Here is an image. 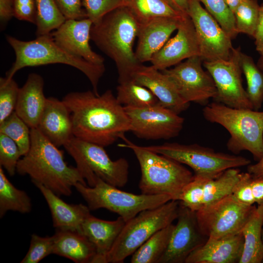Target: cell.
<instances>
[{
	"instance_id": "277c9868",
	"label": "cell",
	"mask_w": 263,
	"mask_h": 263,
	"mask_svg": "<svg viewBox=\"0 0 263 263\" xmlns=\"http://www.w3.org/2000/svg\"><path fill=\"white\" fill-rule=\"evenodd\" d=\"M6 40L14 50L16 59L6 74L10 79L19 70L26 67L51 64H63L83 73L89 80L93 92L99 95L98 84L105 71L104 64H95L68 53L58 45L51 34L38 36L32 40L23 41L11 36Z\"/></svg>"
},
{
	"instance_id": "74e56055",
	"label": "cell",
	"mask_w": 263,
	"mask_h": 263,
	"mask_svg": "<svg viewBox=\"0 0 263 263\" xmlns=\"http://www.w3.org/2000/svg\"><path fill=\"white\" fill-rule=\"evenodd\" d=\"M208 175L194 174L192 179L182 189L178 201L180 205L196 212L203 207V188Z\"/></svg>"
},
{
	"instance_id": "ab89813d",
	"label": "cell",
	"mask_w": 263,
	"mask_h": 263,
	"mask_svg": "<svg viewBox=\"0 0 263 263\" xmlns=\"http://www.w3.org/2000/svg\"><path fill=\"white\" fill-rule=\"evenodd\" d=\"M21 156L17 144L7 135L0 133V165L11 176L17 172V166Z\"/></svg>"
},
{
	"instance_id": "603a6c76",
	"label": "cell",
	"mask_w": 263,
	"mask_h": 263,
	"mask_svg": "<svg viewBox=\"0 0 263 263\" xmlns=\"http://www.w3.org/2000/svg\"><path fill=\"white\" fill-rule=\"evenodd\" d=\"M126 222L119 216L114 221L94 217L91 213L83 221L80 233L94 245L96 254L92 263H106V257Z\"/></svg>"
},
{
	"instance_id": "f5cc1de1",
	"label": "cell",
	"mask_w": 263,
	"mask_h": 263,
	"mask_svg": "<svg viewBox=\"0 0 263 263\" xmlns=\"http://www.w3.org/2000/svg\"><path fill=\"white\" fill-rule=\"evenodd\" d=\"M257 64L261 70L263 72V56H260Z\"/></svg>"
},
{
	"instance_id": "f907efd6",
	"label": "cell",
	"mask_w": 263,
	"mask_h": 263,
	"mask_svg": "<svg viewBox=\"0 0 263 263\" xmlns=\"http://www.w3.org/2000/svg\"><path fill=\"white\" fill-rule=\"evenodd\" d=\"M247 170L253 177H263V154L257 163L248 165Z\"/></svg>"
},
{
	"instance_id": "9c48e42d",
	"label": "cell",
	"mask_w": 263,
	"mask_h": 263,
	"mask_svg": "<svg viewBox=\"0 0 263 263\" xmlns=\"http://www.w3.org/2000/svg\"><path fill=\"white\" fill-rule=\"evenodd\" d=\"M63 147L89 187L95 185L97 177L117 188L127 184L129 164L125 158L112 160L104 147L75 136Z\"/></svg>"
},
{
	"instance_id": "f546056e",
	"label": "cell",
	"mask_w": 263,
	"mask_h": 263,
	"mask_svg": "<svg viewBox=\"0 0 263 263\" xmlns=\"http://www.w3.org/2000/svg\"><path fill=\"white\" fill-rule=\"evenodd\" d=\"M32 209L31 200L27 193L15 187L0 167V217L8 211L25 214Z\"/></svg>"
},
{
	"instance_id": "f35d334b",
	"label": "cell",
	"mask_w": 263,
	"mask_h": 263,
	"mask_svg": "<svg viewBox=\"0 0 263 263\" xmlns=\"http://www.w3.org/2000/svg\"><path fill=\"white\" fill-rule=\"evenodd\" d=\"M19 89L13 78H0V123L15 111Z\"/></svg>"
},
{
	"instance_id": "7dc6e473",
	"label": "cell",
	"mask_w": 263,
	"mask_h": 263,
	"mask_svg": "<svg viewBox=\"0 0 263 263\" xmlns=\"http://www.w3.org/2000/svg\"><path fill=\"white\" fill-rule=\"evenodd\" d=\"M14 16L13 0H0V19L5 24Z\"/></svg>"
},
{
	"instance_id": "b9f144b4",
	"label": "cell",
	"mask_w": 263,
	"mask_h": 263,
	"mask_svg": "<svg viewBox=\"0 0 263 263\" xmlns=\"http://www.w3.org/2000/svg\"><path fill=\"white\" fill-rule=\"evenodd\" d=\"M54 237H41L36 234L31 235L30 246L21 263H38L53 254Z\"/></svg>"
},
{
	"instance_id": "ffe728a7",
	"label": "cell",
	"mask_w": 263,
	"mask_h": 263,
	"mask_svg": "<svg viewBox=\"0 0 263 263\" xmlns=\"http://www.w3.org/2000/svg\"><path fill=\"white\" fill-rule=\"evenodd\" d=\"M183 17H158L139 22L135 54L140 63L150 61L152 56L168 41L172 33L177 30Z\"/></svg>"
},
{
	"instance_id": "e575fe53",
	"label": "cell",
	"mask_w": 263,
	"mask_h": 263,
	"mask_svg": "<svg viewBox=\"0 0 263 263\" xmlns=\"http://www.w3.org/2000/svg\"><path fill=\"white\" fill-rule=\"evenodd\" d=\"M0 133L17 144L22 156L27 153L31 146V129L15 112L0 123Z\"/></svg>"
},
{
	"instance_id": "681fc988",
	"label": "cell",
	"mask_w": 263,
	"mask_h": 263,
	"mask_svg": "<svg viewBox=\"0 0 263 263\" xmlns=\"http://www.w3.org/2000/svg\"><path fill=\"white\" fill-rule=\"evenodd\" d=\"M175 10L188 15V0H165Z\"/></svg>"
},
{
	"instance_id": "7bdbcfd3",
	"label": "cell",
	"mask_w": 263,
	"mask_h": 263,
	"mask_svg": "<svg viewBox=\"0 0 263 263\" xmlns=\"http://www.w3.org/2000/svg\"><path fill=\"white\" fill-rule=\"evenodd\" d=\"M252 176L247 172H242L238 181L233 189L232 195L242 204L253 206L255 203L253 195L251 181Z\"/></svg>"
},
{
	"instance_id": "7c38bea8",
	"label": "cell",
	"mask_w": 263,
	"mask_h": 263,
	"mask_svg": "<svg viewBox=\"0 0 263 263\" xmlns=\"http://www.w3.org/2000/svg\"><path fill=\"white\" fill-rule=\"evenodd\" d=\"M239 48H233L227 60L204 61L212 77L217 94L214 101L235 108L253 109L243 85Z\"/></svg>"
},
{
	"instance_id": "4dcf8cb0",
	"label": "cell",
	"mask_w": 263,
	"mask_h": 263,
	"mask_svg": "<svg viewBox=\"0 0 263 263\" xmlns=\"http://www.w3.org/2000/svg\"><path fill=\"white\" fill-rule=\"evenodd\" d=\"M116 90V98L123 107L143 108L160 104L149 89L132 78L119 82Z\"/></svg>"
},
{
	"instance_id": "ee69618b",
	"label": "cell",
	"mask_w": 263,
	"mask_h": 263,
	"mask_svg": "<svg viewBox=\"0 0 263 263\" xmlns=\"http://www.w3.org/2000/svg\"><path fill=\"white\" fill-rule=\"evenodd\" d=\"M14 17L19 20L36 24L37 6L35 0H13Z\"/></svg>"
},
{
	"instance_id": "2e32d148",
	"label": "cell",
	"mask_w": 263,
	"mask_h": 263,
	"mask_svg": "<svg viewBox=\"0 0 263 263\" xmlns=\"http://www.w3.org/2000/svg\"><path fill=\"white\" fill-rule=\"evenodd\" d=\"M177 220L168 247L158 263H185L188 255L208 239L200 230L195 211L180 204Z\"/></svg>"
},
{
	"instance_id": "ba28073f",
	"label": "cell",
	"mask_w": 263,
	"mask_h": 263,
	"mask_svg": "<svg viewBox=\"0 0 263 263\" xmlns=\"http://www.w3.org/2000/svg\"><path fill=\"white\" fill-rule=\"evenodd\" d=\"M75 188L90 210L105 208L117 214L126 222L141 211L172 200L168 195L135 194L126 192L97 177L94 187L78 183Z\"/></svg>"
},
{
	"instance_id": "836d02e7",
	"label": "cell",
	"mask_w": 263,
	"mask_h": 263,
	"mask_svg": "<svg viewBox=\"0 0 263 263\" xmlns=\"http://www.w3.org/2000/svg\"><path fill=\"white\" fill-rule=\"evenodd\" d=\"M37 37L50 34L66 20L55 0H35Z\"/></svg>"
},
{
	"instance_id": "484cf974",
	"label": "cell",
	"mask_w": 263,
	"mask_h": 263,
	"mask_svg": "<svg viewBox=\"0 0 263 263\" xmlns=\"http://www.w3.org/2000/svg\"><path fill=\"white\" fill-rule=\"evenodd\" d=\"M53 237V254L76 263H92L95 248L84 235L78 231L56 230Z\"/></svg>"
},
{
	"instance_id": "6da1fadb",
	"label": "cell",
	"mask_w": 263,
	"mask_h": 263,
	"mask_svg": "<svg viewBox=\"0 0 263 263\" xmlns=\"http://www.w3.org/2000/svg\"><path fill=\"white\" fill-rule=\"evenodd\" d=\"M71 115L74 136L104 147L131 131L124 107L111 90L96 95L93 91L73 92L62 100Z\"/></svg>"
},
{
	"instance_id": "11a10c76",
	"label": "cell",
	"mask_w": 263,
	"mask_h": 263,
	"mask_svg": "<svg viewBox=\"0 0 263 263\" xmlns=\"http://www.w3.org/2000/svg\"><path fill=\"white\" fill-rule=\"evenodd\" d=\"M262 263H263V262H262Z\"/></svg>"
},
{
	"instance_id": "1f68e13d",
	"label": "cell",
	"mask_w": 263,
	"mask_h": 263,
	"mask_svg": "<svg viewBox=\"0 0 263 263\" xmlns=\"http://www.w3.org/2000/svg\"><path fill=\"white\" fill-rule=\"evenodd\" d=\"M240 64L246 80V94L253 109L258 111L263 103V72L253 59L241 52Z\"/></svg>"
},
{
	"instance_id": "d6986e66",
	"label": "cell",
	"mask_w": 263,
	"mask_h": 263,
	"mask_svg": "<svg viewBox=\"0 0 263 263\" xmlns=\"http://www.w3.org/2000/svg\"><path fill=\"white\" fill-rule=\"evenodd\" d=\"M131 78L149 89L158 98L161 106L178 114L189 106V103L182 98L169 77L151 65L140 64L132 73Z\"/></svg>"
},
{
	"instance_id": "7402d4cb",
	"label": "cell",
	"mask_w": 263,
	"mask_h": 263,
	"mask_svg": "<svg viewBox=\"0 0 263 263\" xmlns=\"http://www.w3.org/2000/svg\"><path fill=\"white\" fill-rule=\"evenodd\" d=\"M243 247L241 232L218 239L208 238L188 255L185 263H239Z\"/></svg>"
},
{
	"instance_id": "d4e9b609",
	"label": "cell",
	"mask_w": 263,
	"mask_h": 263,
	"mask_svg": "<svg viewBox=\"0 0 263 263\" xmlns=\"http://www.w3.org/2000/svg\"><path fill=\"white\" fill-rule=\"evenodd\" d=\"M34 185L47 202L51 211L53 226L56 230H71L80 233L83 221L90 214L88 207L82 204H68L42 185Z\"/></svg>"
},
{
	"instance_id": "ac0fdd59",
	"label": "cell",
	"mask_w": 263,
	"mask_h": 263,
	"mask_svg": "<svg viewBox=\"0 0 263 263\" xmlns=\"http://www.w3.org/2000/svg\"><path fill=\"white\" fill-rule=\"evenodd\" d=\"M93 24L88 18L67 19L51 34L55 42L71 54L92 63L103 64L104 57L90 45Z\"/></svg>"
},
{
	"instance_id": "44dd1931",
	"label": "cell",
	"mask_w": 263,
	"mask_h": 263,
	"mask_svg": "<svg viewBox=\"0 0 263 263\" xmlns=\"http://www.w3.org/2000/svg\"><path fill=\"white\" fill-rule=\"evenodd\" d=\"M37 129L58 148L64 146L74 136L68 108L62 100L53 97L47 98Z\"/></svg>"
},
{
	"instance_id": "52a82bcc",
	"label": "cell",
	"mask_w": 263,
	"mask_h": 263,
	"mask_svg": "<svg viewBox=\"0 0 263 263\" xmlns=\"http://www.w3.org/2000/svg\"><path fill=\"white\" fill-rule=\"evenodd\" d=\"M179 202L170 200L139 212L126 222L107 255L106 263H121L159 230L177 219Z\"/></svg>"
},
{
	"instance_id": "cb8c5ba5",
	"label": "cell",
	"mask_w": 263,
	"mask_h": 263,
	"mask_svg": "<svg viewBox=\"0 0 263 263\" xmlns=\"http://www.w3.org/2000/svg\"><path fill=\"white\" fill-rule=\"evenodd\" d=\"M44 83L41 75L31 73L19 89L15 112L31 129L37 128L46 104Z\"/></svg>"
},
{
	"instance_id": "f1b7e54d",
	"label": "cell",
	"mask_w": 263,
	"mask_h": 263,
	"mask_svg": "<svg viewBox=\"0 0 263 263\" xmlns=\"http://www.w3.org/2000/svg\"><path fill=\"white\" fill-rule=\"evenodd\" d=\"M175 225L159 230L144 243L131 256L132 263H158L165 253Z\"/></svg>"
},
{
	"instance_id": "4316f807",
	"label": "cell",
	"mask_w": 263,
	"mask_h": 263,
	"mask_svg": "<svg viewBox=\"0 0 263 263\" xmlns=\"http://www.w3.org/2000/svg\"><path fill=\"white\" fill-rule=\"evenodd\" d=\"M263 223V206L258 205L241 231L244 238V247L239 263H262Z\"/></svg>"
},
{
	"instance_id": "8992f818",
	"label": "cell",
	"mask_w": 263,
	"mask_h": 263,
	"mask_svg": "<svg viewBox=\"0 0 263 263\" xmlns=\"http://www.w3.org/2000/svg\"><path fill=\"white\" fill-rule=\"evenodd\" d=\"M205 119L224 127L230 134L226 146L234 154L250 152L255 160L263 154V112L235 108L213 102L205 106Z\"/></svg>"
},
{
	"instance_id": "83f0119b",
	"label": "cell",
	"mask_w": 263,
	"mask_h": 263,
	"mask_svg": "<svg viewBox=\"0 0 263 263\" xmlns=\"http://www.w3.org/2000/svg\"><path fill=\"white\" fill-rule=\"evenodd\" d=\"M241 173L238 168H231L219 175L207 176L203 188L202 208L232 194Z\"/></svg>"
},
{
	"instance_id": "db71d44e",
	"label": "cell",
	"mask_w": 263,
	"mask_h": 263,
	"mask_svg": "<svg viewBox=\"0 0 263 263\" xmlns=\"http://www.w3.org/2000/svg\"><path fill=\"white\" fill-rule=\"evenodd\" d=\"M262 239L263 241V223L262 229Z\"/></svg>"
},
{
	"instance_id": "bcb514c9",
	"label": "cell",
	"mask_w": 263,
	"mask_h": 263,
	"mask_svg": "<svg viewBox=\"0 0 263 263\" xmlns=\"http://www.w3.org/2000/svg\"><path fill=\"white\" fill-rule=\"evenodd\" d=\"M253 38L256 49L263 56V3L260 5L259 18Z\"/></svg>"
},
{
	"instance_id": "60d3db41",
	"label": "cell",
	"mask_w": 263,
	"mask_h": 263,
	"mask_svg": "<svg viewBox=\"0 0 263 263\" xmlns=\"http://www.w3.org/2000/svg\"><path fill=\"white\" fill-rule=\"evenodd\" d=\"M87 18L95 23L109 13L126 7L127 0H82Z\"/></svg>"
},
{
	"instance_id": "e0dca14e",
	"label": "cell",
	"mask_w": 263,
	"mask_h": 263,
	"mask_svg": "<svg viewBox=\"0 0 263 263\" xmlns=\"http://www.w3.org/2000/svg\"><path fill=\"white\" fill-rule=\"evenodd\" d=\"M176 34L152 57L151 66L163 71L191 57L200 56L199 44L193 22L188 15L180 21Z\"/></svg>"
},
{
	"instance_id": "30bf717a",
	"label": "cell",
	"mask_w": 263,
	"mask_h": 263,
	"mask_svg": "<svg viewBox=\"0 0 263 263\" xmlns=\"http://www.w3.org/2000/svg\"><path fill=\"white\" fill-rule=\"evenodd\" d=\"M144 147L188 166L195 174L218 175L229 169L248 166L251 163L245 157L217 152L197 144L165 143Z\"/></svg>"
},
{
	"instance_id": "8d00e7d4",
	"label": "cell",
	"mask_w": 263,
	"mask_h": 263,
	"mask_svg": "<svg viewBox=\"0 0 263 263\" xmlns=\"http://www.w3.org/2000/svg\"><path fill=\"white\" fill-rule=\"evenodd\" d=\"M206 9L217 20L231 39L238 33L236 30L235 17L224 0H198Z\"/></svg>"
},
{
	"instance_id": "4fadbf2b",
	"label": "cell",
	"mask_w": 263,
	"mask_h": 263,
	"mask_svg": "<svg viewBox=\"0 0 263 263\" xmlns=\"http://www.w3.org/2000/svg\"><path fill=\"white\" fill-rule=\"evenodd\" d=\"M187 14L195 30L202 60L228 59L234 48L231 38L198 0H188Z\"/></svg>"
},
{
	"instance_id": "8fae6325",
	"label": "cell",
	"mask_w": 263,
	"mask_h": 263,
	"mask_svg": "<svg viewBox=\"0 0 263 263\" xmlns=\"http://www.w3.org/2000/svg\"><path fill=\"white\" fill-rule=\"evenodd\" d=\"M256 207L241 204L231 194L195 212L202 233L218 239L240 232Z\"/></svg>"
},
{
	"instance_id": "c3c4849f",
	"label": "cell",
	"mask_w": 263,
	"mask_h": 263,
	"mask_svg": "<svg viewBox=\"0 0 263 263\" xmlns=\"http://www.w3.org/2000/svg\"><path fill=\"white\" fill-rule=\"evenodd\" d=\"M251 187L255 203L263 206V177H253Z\"/></svg>"
},
{
	"instance_id": "816d5d0a",
	"label": "cell",
	"mask_w": 263,
	"mask_h": 263,
	"mask_svg": "<svg viewBox=\"0 0 263 263\" xmlns=\"http://www.w3.org/2000/svg\"><path fill=\"white\" fill-rule=\"evenodd\" d=\"M229 8L233 12L243 0H224Z\"/></svg>"
},
{
	"instance_id": "9a60e30c",
	"label": "cell",
	"mask_w": 263,
	"mask_h": 263,
	"mask_svg": "<svg viewBox=\"0 0 263 263\" xmlns=\"http://www.w3.org/2000/svg\"><path fill=\"white\" fill-rule=\"evenodd\" d=\"M124 107L130 119V132L138 138L169 139L178 136L183 129L184 118L160 104L143 108Z\"/></svg>"
},
{
	"instance_id": "f6af8a7d",
	"label": "cell",
	"mask_w": 263,
	"mask_h": 263,
	"mask_svg": "<svg viewBox=\"0 0 263 263\" xmlns=\"http://www.w3.org/2000/svg\"><path fill=\"white\" fill-rule=\"evenodd\" d=\"M59 9L66 19H81L87 18L82 8L80 0H55Z\"/></svg>"
},
{
	"instance_id": "7a4b0ae2",
	"label": "cell",
	"mask_w": 263,
	"mask_h": 263,
	"mask_svg": "<svg viewBox=\"0 0 263 263\" xmlns=\"http://www.w3.org/2000/svg\"><path fill=\"white\" fill-rule=\"evenodd\" d=\"M17 172L28 175L34 184H39L56 195L68 196L72 188L86 182L76 167L69 166L63 151L45 138L37 129H31V146L19 159Z\"/></svg>"
},
{
	"instance_id": "d590c367",
	"label": "cell",
	"mask_w": 263,
	"mask_h": 263,
	"mask_svg": "<svg viewBox=\"0 0 263 263\" xmlns=\"http://www.w3.org/2000/svg\"><path fill=\"white\" fill-rule=\"evenodd\" d=\"M260 5L258 0H243L234 12L238 33L253 37L255 32Z\"/></svg>"
},
{
	"instance_id": "5bb4252c",
	"label": "cell",
	"mask_w": 263,
	"mask_h": 263,
	"mask_svg": "<svg viewBox=\"0 0 263 263\" xmlns=\"http://www.w3.org/2000/svg\"><path fill=\"white\" fill-rule=\"evenodd\" d=\"M202 61L200 56H194L161 71L169 77L186 102L206 106L210 98H215L217 90L212 77L203 69Z\"/></svg>"
},
{
	"instance_id": "d6a6232c",
	"label": "cell",
	"mask_w": 263,
	"mask_h": 263,
	"mask_svg": "<svg viewBox=\"0 0 263 263\" xmlns=\"http://www.w3.org/2000/svg\"><path fill=\"white\" fill-rule=\"evenodd\" d=\"M141 23L158 17L181 18L165 0H127V6Z\"/></svg>"
},
{
	"instance_id": "3957f363",
	"label": "cell",
	"mask_w": 263,
	"mask_h": 263,
	"mask_svg": "<svg viewBox=\"0 0 263 263\" xmlns=\"http://www.w3.org/2000/svg\"><path fill=\"white\" fill-rule=\"evenodd\" d=\"M140 23L127 7L118 8L93 23L91 39L114 62L119 82L131 78L141 64L133 50Z\"/></svg>"
},
{
	"instance_id": "5b68a950",
	"label": "cell",
	"mask_w": 263,
	"mask_h": 263,
	"mask_svg": "<svg viewBox=\"0 0 263 263\" xmlns=\"http://www.w3.org/2000/svg\"><path fill=\"white\" fill-rule=\"evenodd\" d=\"M119 147L130 149L135 154L141 169L139 188L147 195H168L178 201L181 191L193 174L182 164L163 155L134 144L125 136Z\"/></svg>"
}]
</instances>
